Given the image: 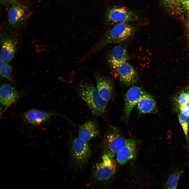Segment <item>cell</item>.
I'll list each match as a JSON object with an SVG mask.
<instances>
[{
    "label": "cell",
    "mask_w": 189,
    "mask_h": 189,
    "mask_svg": "<svg viewBox=\"0 0 189 189\" xmlns=\"http://www.w3.org/2000/svg\"><path fill=\"white\" fill-rule=\"evenodd\" d=\"M134 27L126 22L118 23L108 29L95 43L84 57V60L92 56L108 44L128 41L134 34Z\"/></svg>",
    "instance_id": "6da1fadb"
},
{
    "label": "cell",
    "mask_w": 189,
    "mask_h": 189,
    "mask_svg": "<svg viewBox=\"0 0 189 189\" xmlns=\"http://www.w3.org/2000/svg\"><path fill=\"white\" fill-rule=\"evenodd\" d=\"M68 146L70 165L75 171L84 170L91 156L87 142L78 137L71 139Z\"/></svg>",
    "instance_id": "7a4b0ae2"
},
{
    "label": "cell",
    "mask_w": 189,
    "mask_h": 189,
    "mask_svg": "<svg viewBox=\"0 0 189 189\" xmlns=\"http://www.w3.org/2000/svg\"><path fill=\"white\" fill-rule=\"evenodd\" d=\"M76 88L80 97L94 116H101L105 113L108 102L101 97L92 84L88 82L82 83L78 85Z\"/></svg>",
    "instance_id": "3957f363"
},
{
    "label": "cell",
    "mask_w": 189,
    "mask_h": 189,
    "mask_svg": "<svg viewBox=\"0 0 189 189\" xmlns=\"http://www.w3.org/2000/svg\"><path fill=\"white\" fill-rule=\"evenodd\" d=\"M117 166L114 158L102 155L101 160L92 167L91 179L92 185L99 187L107 183L115 174Z\"/></svg>",
    "instance_id": "277c9868"
},
{
    "label": "cell",
    "mask_w": 189,
    "mask_h": 189,
    "mask_svg": "<svg viewBox=\"0 0 189 189\" xmlns=\"http://www.w3.org/2000/svg\"><path fill=\"white\" fill-rule=\"evenodd\" d=\"M127 140L117 128L112 126L109 127L101 144L103 155L114 158L125 145Z\"/></svg>",
    "instance_id": "5b68a950"
},
{
    "label": "cell",
    "mask_w": 189,
    "mask_h": 189,
    "mask_svg": "<svg viewBox=\"0 0 189 189\" xmlns=\"http://www.w3.org/2000/svg\"><path fill=\"white\" fill-rule=\"evenodd\" d=\"M106 19L108 23L113 24L134 21L137 20L138 17L134 12L125 7L115 6L108 9Z\"/></svg>",
    "instance_id": "8992f818"
},
{
    "label": "cell",
    "mask_w": 189,
    "mask_h": 189,
    "mask_svg": "<svg viewBox=\"0 0 189 189\" xmlns=\"http://www.w3.org/2000/svg\"><path fill=\"white\" fill-rule=\"evenodd\" d=\"M29 15L27 6L20 2L15 1L12 3L8 11V23L12 26L17 25L25 20Z\"/></svg>",
    "instance_id": "52a82bcc"
},
{
    "label": "cell",
    "mask_w": 189,
    "mask_h": 189,
    "mask_svg": "<svg viewBox=\"0 0 189 189\" xmlns=\"http://www.w3.org/2000/svg\"><path fill=\"white\" fill-rule=\"evenodd\" d=\"M129 58L126 49L122 46L114 47L110 51L107 57V61L109 67L117 71L118 67L126 62Z\"/></svg>",
    "instance_id": "ba28073f"
},
{
    "label": "cell",
    "mask_w": 189,
    "mask_h": 189,
    "mask_svg": "<svg viewBox=\"0 0 189 189\" xmlns=\"http://www.w3.org/2000/svg\"><path fill=\"white\" fill-rule=\"evenodd\" d=\"M136 145L134 140L132 139H127L125 145L117 153L116 160L118 164L123 165L136 156Z\"/></svg>",
    "instance_id": "9c48e42d"
},
{
    "label": "cell",
    "mask_w": 189,
    "mask_h": 189,
    "mask_svg": "<svg viewBox=\"0 0 189 189\" xmlns=\"http://www.w3.org/2000/svg\"><path fill=\"white\" fill-rule=\"evenodd\" d=\"M117 71L119 73L120 81L125 86L132 85L138 80V77L136 71L127 62L120 65Z\"/></svg>",
    "instance_id": "30bf717a"
},
{
    "label": "cell",
    "mask_w": 189,
    "mask_h": 189,
    "mask_svg": "<svg viewBox=\"0 0 189 189\" xmlns=\"http://www.w3.org/2000/svg\"><path fill=\"white\" fill-rule=\"evenodd\" d=\"M99 134L98 123L94 120H88L78 126V137L87 142Z\"/></svg>",
    "instance_id": "8fae6325"
},
{
    "label": "cell",
    "mask_w": 189,
    "mask_h": 189,
    "mask_svg": "<svg viewBox=\"0 0 189 189\" xmlns=\"http://www.w3.org/2000/svg\"><path fill=\"white\" fill-rule=\"evenodd\" d=\"M96 88L101 97L107 102L113 96V88L112 82L109 78L98 74L96 77Z\"/></svg>",
    "instance_id": "7c38bea8"
},
{
    "label": "cell",
    "mask_w": 189,
    "mask_h": 189,
    "mask_svg": "<svg viewBox=\"0 0 189 189\" xmlns=\"http://www.w3.org/2000/svg\"><path fill=\"white\" fill-rule=\"evenodd\" d=\"M143 92L140 87L133 86L127 92L125 98V112L127 118L129 117L134 107L137 104Z\"/></svg>",
    "instance_id": "4fadbf2b"
},
{
    "label": "cell",
    "mask_w": 189,
    "mask_h": 189,
    "mask_svg": "<svg viewBox=\"0 0 189 189\" xmlns=\"http://www.w3.org/2000/svg\"><path fill=\"white\" fill-rule=\"evenodd\" d=\"M54 113L35 109H32L25 112L23 117L28 123L34 125H40L48 120Z\"/></svg>",
    "instance_id": "5bb4252c"
},
{
    "label": "cell",
    "mask_w": 189,
    "mask_h": 189,
    "mask_svg": "<svg viewBox=\"0 0 189 189\" xmlns=\"http://www.w3.org/2000/svg\"><path fill=\"white\" fill-rule=\"evenodd\" d=\"M18 93L17 91L10 85L3 83L0 90L1 103L8 107L15 103L18 99Z\"/></svg>",
    "instance_id": "9a60e30c"
},
{
    "label": "cell",
    "mask_w": 189,
    "mask_h": 189,
    "mask_svg": "<svg viewBox=\"0 0 189 189\" xmlns=\"http://www.w3.org/2000/svg\"><path fill=\"white\" fill-rule=\"evenodd\" d=\"M137 105L139 110L142 113H156L157 111L154 99L144 91L143 92Z\"/></svg>",
    "instance_id": "2e32d148"
},
{
    "label": "cell",
    "mask_w": 189,
    "mask_h": 189,
    "mask_svg": "<svg viewBox=\"0 0 189 189\" xmlns=\"http://www.w3.org/2000/svg\"><path fill=\"white\" fill-rule=\"evenodd\" d=\"M0 59L5 61H11L13 58L16 51L15 42L9 38H2L1 41Z\"/></svg>",
    "instance_id": "e0dca14e"
},
{
    "label": "cell",
    "mask_w": 189,
    "mask_h": 189,
    "mask_svg": "<svg viewBox=\"0 0 189 189\" xmlns=\"http://www.w3.org/2000/svg\"><path fill=\"white\" fill-rule=\"evenodd\" d=\"M165 7L168 10L178 17L182 13V10L178 0H162Z\"/></svg>",
    "instance_id": "ac0fdd59"
},
{
    "label": "cell",
    "mask_w": 189,
    "mask_h": 189,
    "mask_svg": "<svg viewBox=\"0 0 189 189\" xmlns=\"http://www.w3.org/2000/svg\"><path fill=\"white\" fill-rule=\"evenodd\" d=\"M181 173L180 170H177L171 173L169 176L165 185V188L176 189Z\"/></svg>",
    "instance_id": "d6986e66"
},
{
    "label": "cell",
    "mask_w": 189,
    "mask_h": 189,
    "mask_svg": "<svg viewBox=\"0 0 189 189\" xmlns=\"http://www.w3.org/2000/svg\"><path fill=\"white\" fill-rule=\"evenodd\" d=\"M183 11L186 26V34L189 41V0H178Z\"/></svg>",
    "instance_id": "ffe728a7"
},
{
    "label": "cell",
    "mask_w": 189,
    "mask_h": 189,
    "mask_svg": "<svg viewBox=\"0 0 189 189\" xmlns=\"http://www.w3.org/2000/svg\"><path fill=\"white\" fill-rule=\"evenodd\" d=\"M6 62L0 59V75L2 77L5 78L9 81H11L12 80V68Z\"/></svg>",
    "instance_id": "44dd1931"
},
{
    "label": "cell",
    "mask_w": 189,
    "mask_h": 189,
    "mask_svg": "<svg viewBox=\"0 0 189 189\" xmlns=\"http://www.w3.org/2000/svg\"><path fill=\"white\" fill-rule=\"evenodd\" d=\"M189 101V94L188 92L182 90L177 94L175 98L176 104L179 108L184 106Z\"/></svg>",
    "instance_id": "7402d4cb"
},
{
    "label": "cell",
    "mask_w": 189,
    "mask_h": 189,
    "mask_svg": "<svg viewBox=\"0 0 189 189\" xmlns=\"http://www.w3.org/2000/svg\"><path fill=\"white\" fill-rule=\"evenodd\" d=\"M179 121L184 131L186 138L187 141H188V125L189 122V116H186L182 113L178 115Z\"/></svg>",
    "instance_id": "603a6c76"
},
{
    "label": "cell",
    "mask_w": 189,
    "mask_h": 189,
    "mask_svg": "<svg viewBox=\"0 0 189 189\" xmlns=\"http://www.w3.org/2000/svg\"><path fill=\"white\" fill-rule=\"evenodd\" d=\"M188 94H189V89L188 91Z\"/></svg>",
    "instance_id": "cb8c5ba5"
}]
</instances>
